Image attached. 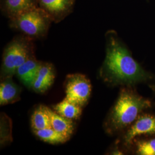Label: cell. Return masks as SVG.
Instances as JSON below:
<instances>
[{"label":"cell","mask_w":155,"mask_h":155,"mask_svg":"<svg viewBox=\"0 0 155 155\" xmlns=\"http://www.w3.org/2000/svg\"><path fill=\"white\" fill-rule=\"evenodd\" d=\"M106 56L100 77L111 86H136L140 83L152 84L155 74L147 71L136 61L116 31L105 35Z\"/></svg>","instance_id":"obj_1"},{"label":"cell","mask_w":155,"mask_h":155,"mask_svg":"<svg viewBox=\"0 0 155 155\" xmlns=\"http://www.w3.org/2000/svg\"><path fill=\"white\" fill-rule=\"evenodd\" d=\"M153 106V102L139 94L134 86H122L104 124L106 132L123 133L141 113Z\"/></svg>","instance_id":"obj_2"},{"label":"cell","mask_w":155,"mask_h":155,"mask_svg":"<svg viewBox=\"0 0 155 155\" xmlns=\"http://www.w3.org/2000/svg\"><path fill=\"white\" fill-rule=\"evenodd\" d=\"M33 40L22 34L15 37L6 45L2 55L1 79L12 77L18 67L35 55Z\"/></svg>","instance_id":"obj_3"},{"label":"cell","mask_w":155,"mask_h":155,"mask_svg":"<svg viewBox=\"0 0 155 155\" xmlns=\"http://www.w3.org/2000/svg\"><path fill=\"white\" fill-rule=\"evenodd\" d=\"M52 22L45 12L37 7L9 19V24L12 29L35 40L43 39L47 36Z\"/></svg>","instance_id":"obj_4"},{"label":"cell","mask_w":155,"mask_h":155,"mask_svg":"<svg viewBox=\"0 0 155 155\" xmlns=\"http://www.w3.org/2000/svg\"><path fill=\"white\" fill-rule=\"evenodd\" d=\"M66 98L82 107L88 101L91 93L89 79L81 74L67 76L65 82Z\"/></svg>","instance_id":"obj_5"},{"label":"cell","mask_w":155,"mask_h":155,"mask_svg":"<svg viewBox=\"0 0 155 155\" xmlns=\"http://www.w3.org/2000/svg\"><path fill=\"white\" fill-rule=\"evenodd\" d=\"M122 134V145L128 150L136 138L155 135V113L144 111Z\"/></svg>","instance_id":"obj_6"},{"label":"cell","mask_w":155,"mask_h":155,"mask_svg":"<svg viewBox=\"0 0 155 155\" xmlns=\"http://www.w3.org/2000/svg\"><path fill=\"white\" fill-rule=\"evenodd\" d=\"M75 2L76 0H38V5L53 22L59 23L72 13Z\"/></svg>","instance_id":"obj_7"},{"label":"cell","mask_w":155,"mask_h":155,"mask_svg":"<svg viewBox=\"0 0 155 155\" xmlns=\"http://www.w3.org/2000/svg\"><path fill=\"white\" fill-rule=\"evenodd\" d=\"M37 7L38 0H1V11L9 19Z\"/></svg>","instance_id":"obj_8"},{"label":"cell","mask_w":155,"mask_h":155,"mask_svg":"<svg viewBox=\"0 0 155 155\" xmlns=\"http://www.w3.org/2000/svg\"><path fill=\"white\" fill-rule=\"evenodd\" d=\"M55 78V72L53 65L42 62L31 89L36 93H45L53 84Z\"/></svg>","instance_id":"obj_9"},{"label":"cell","mask_w":155,"mask_h":155,"mask_svg":"<svg viewBox=\"0 0 155 155\" xmlns=\"http://www.w3.org/2000/svg\"><path fill=\"white\" fill-rule=\"evenodd\" d=\"M41 63L32 56L17 68L15 75L24 85L32 88Z\"/></svg>","instance_id":"obj_10"},{"label":"cell","mask_w":155,"mask_h":155,"mask_svg":"<svg viewBox=\"0 0 155 155\" xmlns=\"http://www.w3.org/2000/svg\"><path fill=\"white\" fill-rule=\"evenodd\" d=\"M21 88L13 82L12 77L1 79L0 84V105H6L20 100Z\"/></svg>","instance_id":"obj_11"},{"label":"cell","mask_w":155,"mask_h":155,"mask_svg":"<svg viewBox=\"0 0 155 155\" xmlns=\"http://www.w3.org/2000/svg\"><path fill=\"white\" fill-rule=\"evenodd\" d=\"M129 150L137 155H155V135L145 136L134 139Z\"/></svg>","instance_id":"obj_12"},{"label":"cell","mask_w":155,"mask_h":155,"mask_svg":"<svg viewBox=\"0 0 155 155\" xmlns=\"http://www.w3.org/2000/svg\"><path fill=\"white\" fill-rule=\"evenodd\" d=\"M51 127L56 131L70 137L74 130V123L72 120L67 118L48 107Z\"/></svg>","instance_id":"obj_13"},{"label":"cell","mask_w":155,"mask_h":155,"mask_svg":"<svg viewBox=\"0 0 155 155\" xmlns=\"http://www.w3.org/2000/svg\"><path fill=\"white\" fill-rule=\"evenodd\" d=\"M57 113L70 120L77 119L82 114V107L66 98L53 106Z\"/></svg>","instance_id":"obj_14"},{"label":"cell","mask_w":155,"mask_h":155,"mask_svg":"<svg viewBox=\"0 0 155 155\" xmlns=\"http://www.w3.org/2000/svg\"><path fill=\"white\" fill-rule=\"evenodd\" d=\"M31 127L33 130L51 127L48 107L40 105L36 108L31 117Z\"/></svg>","instance_id":"obj_15"},{"label":"cell","mask_w":155,"mask_h":155,"mask_svg":"<svg viewBox=\"0 0 155 155\" xmlns=\"http://www.w3.org/2000/svg\"><path fill=\"white\" fill-rule=\"evenodd\" d=\"M33 132L41 140L51 144H62L70 139V137L56 131L51 127L33 130Z\"/></svg>","instance_id":"obj_16"},{"label":"cell","mask_w":155,"mask_h":155,"mask_svg":"<svg viewBox=\"0 0 155 155\" xmlns=\"http://www.w3.org/2000/svg\"><path fill=\"white\" fill-rule=\"evenodd\" d=\"M12 142V122L11 118L4 113L0 117V144L3 147Z\"/></svg>","instance_id":"obj_17"},{"label":"cell","mask_w":155,"mask_h":155,"mask_svg":"<svg viewBox=\"0 0 155 155\" xmlns=\"http://www.w3.org/2000/svg\"><path fill=\"white\" fill-rule=\"evenodd\" d=\"M149 87H150V89L152 90L153 94L154 95V96L155 97V85L152 83V84H149Z\"/></svg>","instance_id":"obj_18"}]
</instances>
